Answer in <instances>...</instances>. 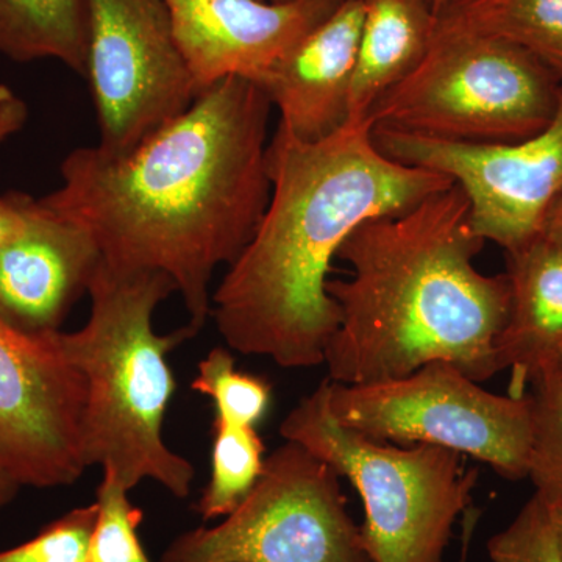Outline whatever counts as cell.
Wrapping results in <instances>:
<instances>
[{"label":"cell","instance_id":"cell-18","mask_svg":"<svg viewBox=\"0 0 562 562\" xmlns=\"http://www.w3.org/2000/svg\"><path fill=\"white\" fill-rule=\"evenodd\" d=\"M435 32L508 41L562 77V0H454Z\"/></svg>","mask_w":562,"mask_h":562},{"label":"cell","instance_id":"cell-30","mask_svg":"<svg viewBox=\"0 0 562 562\" xmlns=\"http://www.w3.org/2000/svg\"><path fill=\"white\" fill-rule=\"evenodd\" d=\"M431 2L432 7H435L436 14H438L439 11L447 9V7H449L450 3H453L454 0H431Z\"/></svg>","mask_w":562,"mask_h":562},{"label":"cell","instance_id":"cell-27","mask_svg":"<svg viewBox=\"0 0 562 562\" xmlns=\"http://www.w3.org/2000/svg\"><path fill=\"white\" fill-rule=\"evenodd\" d=\"M539 236L562 254V194L547 210Z\"/></svg>","mask_w":562,"mask_h":562},{"label":"cell","instance_id":"cell-5","mask_svg":"<svg viewBox=\"0 0 562 562\" xmlns=\"http://www.w3.org/2000/svg\"><path fill=\"white\" fill-rule=\"evenodd\" d=\"M297 442L346 476L360 494L366 547L375 562H446L454 524L472 506L479 472L438 446L398 447L344 427L325 380L281 422Z\"/></svg>","mask_w":562,"mask_h":562},{"label":"cell","instance_id":"cell-32","mask_svg":"<svg viewBox=\"0 0 562 562\" xmlns=\"http://www.w3.org/2000/svg\"><path fill=\"white\" fill-rule=\"evenodd\" d=\"M266 2L283 3V2H292V0H266Z\"/></svg>","mask_w":562,"mask_h":562},{"label":"cell","instance_id":"cell-24","mask_svg":"<svg viewBox=\"0 0 562 562\" xmlns=\"http://www.w3.org/2000/svg\"><path fill=\"white\" fill-rule=\"evenodd\" d=\"M491 562H561L550 508L532 495L505 530L487 542Z\"/></svg>","mask_w":562,"mask_h":562},{"label":"cell","instance_id":"cell-7","mask_svg":"<svg viewBox=\"0 0 562 562\" xmlns=\"http://www.w3.org/2000/svg\"><path fill=\"white\" fill-rule=\"evenodd\" d=\"M330 409L344 427L373 441L446 447L491 465L503 479L528 476L531 392L492 394L450 362H428L384 382H330Z\"/></svg>","mask_w":562,"mask_h":562},{"label":"cell","instance_id":"cell-12","mask_svg":"<svg viewBox=\"0 0 562 562\" xmlns=\"http://www.w3.org/2000/svg\"><path fill=\"white\" fill-rule=\"evenodd\" d=\"M201 92L228 77L261 85L342 0H162Z\"/></svg>","mask_w":562,"mask_h":562},{"label":"cell","instance_id":"cell-15","mask_svg":"<svg viewBox=\"0 0 562 562\" xmlns=\"http://www.w3.org/2000/svg\"><path fill=\"white\" fill-rule=\"evenodd\" d=\"M508 321L495 346L501 371H512V395L560 371L562 362V254L543 241L509 251Z\"/></svg>","mask_w":562,"mask_h":562},{"label":"cell","instance_id":"cell-1","mask_svg":"<svg viewBox=\"0 0 562 562\" xmlns=\"http://www.w3.org/2000/svg\"><path fill=\"white\" fill-rule=\"evenodd\" d=\"M272 109L255 81H217L128 154L70 151L40 202L90 233L106 265L169 277L199 333L214 272L241 255L271 199Z\"/></svg>","mask_w":562,"mask_h":562},{"label":"cell","instance_id":"cell-25","mask_svg":"<svg viewBox=\"0 0 562 562\" xmlns=\"http://www.w3.org/2000/svg\"><path fill=\"white\" fill-rule=\"evenodd\" d=\"M33 198L25 194L0 195V250L13 241L31 217Z\"/></svg>","mask_w":562,"mask_h":562},{"label":"cell","instance_id":"cell-28","mask_svg":"<svg viewBox=\"0 0 562 562\" xmlns=\"http://www.w3.org/2000/svg\"><path fill=\"white\" fill-rule=\"evenodd\" d=\"M20 490L21 484L13 479L9 469H7L2 460H0V508L13 502Z\"/></svg>","mask_w":562,"mask_h":562},{"label":"cell","instance_id":"cell-16","mask_svg":"<svg viewBox=\"0 0 562 562\" xmlns=\"http://www.w3.org/2000/svg\"><path fill=\"white\" fill-rule=\"evenodd\" d=\"M361 2L364 16L351 83L349 121L369 120L380 99L424 60L436 29L431 0Z\"/></svg>","mask_w":562,"mask_h":562},{"label":"cell","instance_id":"cell-6","mask_svg":"<svg viewBox=\"0 0 562 562\" xmlns=\"http://www.w3.org/2000/svg\"><path fill=\"white\" fill-rule=\"evenodd\" d=\"M562 77L508 41L435 32L420 65L373 106L372 128L509 144L552 122Z\"/></svg>","mask_w":562,"mask_h":562},{"label":"cell","instance_id":"cell-33","mask_svg":"<svg viewBox=\"0 0 562 562\" xmlns=\"http://www.w3.org/2000/svg\"><path fill=\"white\" fill-rule=\"evenodd\" d=\"M558 373H560L561 379H562V362H561V366H560V371H558Z\"/></svg>","mask_w":562,"mask_h":562},{"label":"cell","instance_id":"cell-8","mask_svg":"<svg viewBox=\"0 0 562 562\" xmlns=\"http://www.w3.org/2000/svg\"><path fill=\"white\" fill-rule=\"evenodd\" d=\"M339 475L301 443L273 450L254 490L220 525L177 536L160 562H375Z\"/></svg>","mask_w":562,"mask_h":562},{"label":"cell","instance_id":"cell-31","mask_svg":"<svg viewBox=\"0 0 562 562\" xmlns=\"http://www.w3.org/2000/svg\"><path fill=\"white\" fill-rule=\"evenodd\" d=\"M13 95V91L10 90L5 85H0V102L5 101V99L11 98Z\"/></svg>","mask_w":562,"mask_h":562},{"label":"cell","instance_id":"cell-10","mask_svg":"<svg viewBox=\"0 0 562 562\" xmlns=\"http://www.w3.org/2000/svg\"><path fill=\"white\" fill-rule=\"evenodd\" d=\"M372 138L391 160L452 179L471 205L473 231L509 254L539 238L562 194V81L552 122L517 143H449L391 128H372Z\"/></svg>","mask_w":562,"mask_h":562},{"label":"cell","instance_id":"cell-19","mask_svg":"<svg viewBox=\"0 0 562 562\" xmlns=\"http://www.w3.org/2000/svg\"><path fill=\"white\" fill-rule=\"evenodd\" d=\"M211 475L195 509L203 520L220 519L254 490L265 468V442L255 427H238L214 419Z\"/></svg>","mask_w":562,"mask_h":562},{"label":"cell","instance_id":"cell-13","mask_svg":"<svg viewBox=\"0 0 562 562\" xmlns=\"http://www.w3.org/2000/svg\"><path fill=\"white\" fill-rule=\"evenodd\" d=\"M101 260L90 233L33 199L24 231L0 250V314L29 333L61 330Z\"/></svg>","mask_w":562,"mask_h":562},{"label":"cell","instance_id":"cell-17","mask_svg":"<svg viewBox=\"0 0 562 562\" xmlns=\"http://www.w3.org/2000/svg\"><path fill=\"white\" fill-rule=\"evenodd\" d=\"M0 54L18 63L57 60L85 76L87 0H0Z\"/></svg>","mask_w":562,"mask_h":562},{"label":"cell","instance_id":"cell-4","mask_svg":"<svg viewBox=\"0 0 562 562\" xmlns=\"http://www.w3.org/2000/svg\"><path fill=\"white\" fill-rule=\"evenodd\" d=\"M176 286L160 272L125 271L101 260L87 294L91 313L76 331L55 333L66 360L83 376V460L127 491L144 480L187 498L194 468L165 442L177 391L168 357L194 338L188 325L158 335L154 316Z\"/></svg>","mask_w":562,"mask_h":562},{"label":"cell","instance_id":"cell-21","mask_svg":"<svg viewBox=\"0 0 562 562\" xmlns=\"http://www.w3.org/2000/svg\"><path fill=\"white\" fill-rule=\"evenodd\" d=\"M535 436L528 476L539 498L550 508H562V379L547 373L531 384Z\"/></svg>","mask_w":562,"mask_h":562},{"label":"cell","instance_id":"cell-22","mask_svg":"<svg viewBox=\"0 0 562 562\" xmlns=\"http://www.w3.org/2000/svg\"><path fill=\"white\" fill-rule=\"evenodd\" d=\"M95 491L98 520L92 532L90 562H151L138 530L144 514L133 505L120 482L102 473Z\"/></svg>","mask_w":562,"mask_h":562},{"label":"cell","instance_id":"cell-3","mask_svg":"<svg viewBox=\"0 0 562 562\" xmlns=\"http://www.w3.org/2000/svg\"><path fill=\"white\" fill-rule=\"evenodd\" d=\"M484 243L454 183L355 228L336 257L350 266V280L327 281L341 314L325 349L328 380L384 382L432 361L450 362L476 383L501 372L495 346L512 286L506 273L484 276L473 265Z\"/></svg>","mask_w":562,"mask_h":562},{"label":"cell","instance_id":"cell-29","mask_svg":"<svg viewBox=\"0 0 562 562\" xmlns=\"http://www.w3.org/2000/svg\"><path fill=\"white\" fill-rule=\"evenodd\" d=\"M550 517H552L554 542L562 562V508H550Z\"/></svg>","mask_w":562,"mask_h":562},{"label":"cell","instance_id":"cell-20","mask_svg":"<svg viewBox=\"0 0 562 562\" xmlns=\"http://www.w3.org/2000/svg\"><path fill=\"white\" fill-rule=\"evenodd\" d=\"M191 390L214 403L216 419L238 427H255L265 419L272 401L271 384L238 371L227 349L216 347L198 366Z\"/></svg>","mask_w":562,"mask_h":562},{"label":"cell","instance_id":"cell-9","mask_svg":"<svg viewBox=\"0 0 562 562\" xmlns=\"http://www.w3.org/2000/svg\"><path fill=\"white\" fill-rule=\"evenodd\" d=\"M90 81L99 144L128 154L201 94L162 0H87Z\"/></svg>","mask_w":562,"mask_h":562},{"label":"cell","instance_id":"cell-14","mask_svg":"<svg viewBox=\"0 0 562 562\" xmlns=\"http://www.w3.org/2000/svg\"><path fill=\"white\" fill-rule=\"evenodd\" d=\"M362 16L361 0H342L262 81L279 110V131L317 143L347 124Z\"/></svg>","mask_w":562,"mask_h":562},{"label":"cell","instance_id":"cell-11","mask_svg":"<svg viewBox=\"0 0 562 562\" xmlns=\"http://www.w3.org/2000/svg\"><path fill=\"white\" fill-rule=\"evenodd\" d=\"M55 333H29L0 314V460L21 487L69 486L83 460V376Z\"/></svg>","mask_w":562,"mask_h":562},{"label":"cell","instance_id":"cell-26","mask_svg":"<svg viewBox=\"0 0 562 562\" xmlns=\"http://www.w3.org/2000/svg\"><path fill=\"white\" fill-rule=\"evenodd\" d=\"M27 116V105L16 95L0 102V147L24 127Z\"/></svg>","mask_w":562,"mask_h":562},{"label":"cell","instance_id":"cell-23","mask_svg":"<svg viewBox=\"0 0 562 562\" xmlns=\"http://www.w3.org/2000/svg\"><path fill=\"white\" fill-rule=\"evenodd\" d=\"M98 505L70 509L31 541L0 552V562H90Z\"/></svg>","mask_w":562,"mask_h":562},{"label":"cell","instance_id":"cell-2","mask_svg":"<svg viewBox=\"0 0 562 562\" xmlns=\"http://www.w3.org/2000/svg\"><path fill=\"white\" fill-rule=\"evenodd\" d=\"M268 168V209L211 295V316L239 353L316 368L341 319L327 281L344 241L362 222L405 213L453 181L391 160L373 143L369 120L349 121L317 143L277 128Z\"/></svg>","mask_w":562,"mask_h":562}]
</instances>
